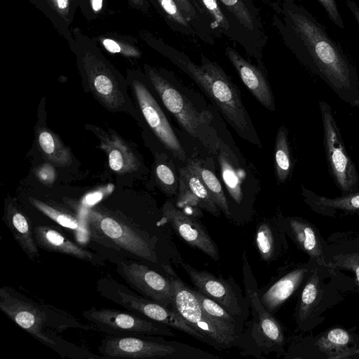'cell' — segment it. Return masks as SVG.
<instances>
[{
    "mask_svg": "<svg viewBox=\"0 0 359 359\" xmlns=\"http://www.w3.org/2000/svg\"><path fill=\"white\" fill-rule=\"evenodd\" d=\"M272 25L285 46L338 97L359 107V76L354 62L326 27L305 7L273 1Z\"/></svg>",
    "mask_w": 359,
    "mask_h": 359,
    "instance_id": "cell-1",
    "label": "cell"
},
{
    "mask_svg": "<svg viewBox=\"0 0 359 359\" xmlns=\"http://www.w3.org/2000/svg\"><path fill=\"white\" fill-rule=\"evenodd\" d=\"M162 54L187 75L208 96L224 118L243 140L262 147L251 118L242 101L240 90L224 70L205 56L198 65L184 52L163 42Z\"/></svg>",
    "mask_w": 359,
    "mask_h": 359,
    "instance_id": "cell-2",
    "label": "cell"
},
{
    "mask_svg": "<svg viewBox=\"0 0 359 359\" xmlns=\"http://www.w3.org/2000/svg\"><path fill=\"white\" fill-rule=\"evenodd\" d=\"M0 309L32 337L62 356L89 358V353L79 349L59 336L69 328L94 330L72 315L46 303L36 302L14 288H0Z\"/></svg>",
    "mask_w": 359,
    "mask_h": 359,
    "instance_id": "cell-3",
    "label": "cell"
},
{
    "mask_svg": "<svg viewBox=\"0 0 359 359\" xmlns=\"http://www.w3.org/2000/svg\"><path fill=\"white\" fill-rule=\"evenodd\" d=\"M144 69L162 103L184 130L207 148L218 149L220 140L212 126L213 116L205 103L172 72L148 65Z\"/></svg>",
    "mask_w": 359,
    "mask_h": 359,
    "instance_id": "cell-4",
    "label": "cell"
},
{
    "mask_svg": "<svg viewBox=\"0 0 359 359\" xmlns=\"http://www.w3.org/2000/svg\"><path fill=\"white\" fill-rule=\"evenodd\" d=\"M91 235L102 244L152 264L158 262L153 242L142 231L109 215L91 210L88 215Z\"/></svg>",
    "mask_w": 359,
    "mask_h": 359,
    "instance_id": "cell-5",
    "label": "cell"
},
{
    "mask_svg": "<svg viewBox=\"0 0 359 359\" xmlns=\"http://www.w3.org/2000/svg\"><path fill=\"white\" fill-rule=\"evenodd\" d=\"M323 130V146L330 173L342 194L359 191V174L346 150L331 106L318 102Z\"/></svg>",
    "mask_w": 359,
    "mask_h": 359,
    "instance_id": "cell-6",
    "label": "cell"
},
{
    "mask_svg": "<svg viewBox=\"0 0 359 359\" xmlns=\"http://www.w3.org/2000/svg\"><path fill=\"white\" fill-rule=\"evenodd\" d=\"M172 285V308L194 330L210 339L216 348L231 346L236 334L210 318L203 309L194 290L168 266H163Z\"/></svg>",
    "mask_w": 359,
    "mask_h": 359,
    "instance_id": "cell-7",
    "label": "cell"
},
{
    "mask_svg": "<svg viewBox=\"0 0 359 359\" xmlns=\"http://www.w3.org/2000/svg\"><path fill=\"white\" fill-rule=\"evenodd\" d=\"M94 330L114 337L175 336L168 326L133 312L95 306L82 312Z\"/></svg>",
    "mask_w": 359,
    "mask_h": 359,
    "instance_id": "cell-8",
    "label": "cell"
},
{
    "mask_svg": "<svg viewBox=\"0 0 359 359\" xmlns=\"http://www.w3.org/2000/svg\"><path fill=\"white\" fill-rule=\"evenodd\" d=\"M107 299L137 315L183 332L214 347L215 344L191 327L172 308L163 306L144 296L138 295L118 281L109 287Z\"/></svg>",
    "mask_w": 359,
    "mask_h": 359,
    "instance_id": "cell-9",
    "label": "cell"
},
{
    "mask_svg": "<svg viewBox=\"0 0 359 359\" xmlns=\"http://www.w3.org/2000/svg\"><path fill=\"white\" fill-rule=\"evenodd\" d=\"M82 63L88 88L94 97L109 111L131 113L134 109L126 87L108 66L89 52L85 53Z\"/></svg>",
    "mask_w": 359,
    "mask_h": 359,
    "instance_id": "cell-10",
    "label": "cell"
},
{
    "mask_svg": "<svg viewBox=\"0 0 359 359\" xmlns=\"http://www.w3.org/2000/svg\"><path fill=\"white\" fill-rule=\"evenodd\" d=\"M215 36H224L239 44L257 63H263V48L238 24L232 14L218 0H190Z\"/></svg>",
    "mask_w": 359,
    "mask_h": 359,
    "instance_id": "cell-11",
    "label": "cell"
},
{
    "mask_svg": "<svg viewBox=\"0 0 359 359\" xmlns=\"http://www.w3.org/2000/svg\"><path fill=\"white\" fill-rule=\"evenodd\" d=\"M114 262L117 273L136 292L163 306H172L173 292L170 278L132 258L118 257Z\"/></svg>",
    "mask_w": 359,
    "mask_h": 359,
    "instance_id": "cell-12",
    "label": "cell"
},
{
    "mask_svg": "<svg viewBox=\"0 0 359 359\" xmlns=\"http://www.w3.org/2000/svg\"><path fill=\"white\" fill-rule=\"evenodd\" d=\"M131 86L142 114L156 137L175 158L187 161L183 146L147 86L134 79Z\"/></svg>",
    "mask_w": 359,
    "mask_h": 359,
    "instance_id": "cell-13",
    "label": "cell"
},
{
    "mask_svg": "<svg viewBox=\"0 0 359 359\" xmlns=\"http://www.w3.org/2000/svg\"><path fill=\"white\" fill-rule=\"evenodd\" d=\"M147 337L107 335L98 351L104 358H170L176 353L173 346Z\"/></svg>",
    "mask_w": 359,
    "mask_h": 359,
    "instance_id": "cell-14",
    "label": "cell"
},
{
    "mask_svg": "<svg viewBox=\"0 0 359 359\" xmlns=\"http://www.w3.org/2000/svg\"><path fill=\"white\" fill-rule=\"evenodd\" d=\"M162 213L163 220L170 224L176 233L187 243L214 260L219 259L217 245L198 219L180 210L170 201L163 205Z\"/></svg>",
    "mask_w": 359,
    "mask_h": 359,
    "instance_id": "cell-15",
    "label": "cell"
},
{
    "mask_svg": "<svg viewBox=\"0 0 359 359\" xmlns=\"http://www.w3.org/2000/svg\"><path fill=\"white\" fill-rule=\"evenodd\" d=\"M224 53L242 82L252 95L266 109L274 111L276 109L274 96L264 65L252 63L231 46H226Z\"/></svg>",
    "mask_w": 359,
    "mask_h": 359,
    "instance_id": "cell-16",
    "label": "cell"
},
{
    "mask_svg": "<svg viewBox=\"0 0 359 359\" xmlns=\"http://www.w3.org/2000/svg\"><path fill=\"white\" fill-rule=\"evenodd\" d=\"M182 266L201 293L215 300L235 317L241 314L238 299L226 281L208 271H198L188 264L183 263Z\"/></svg>",
    "mask_w": 359,
    "mask_h": 359,
    "instance_id": "cell-17",
    "label": "cell"
},
{
    "mask_svg": "<svg viewBox=\"0 0 359 359\" xmlns=\"http://www.w3.org/2000/svg\"><path fill=\"white\" fill-rule=\"evenodd\" d=\"M177 205L204 209L215 216L220 214V209L200 178L187 165L179 168Z\"/></svg>",
    "mask_w": 359,
    "mask_h": 359,
    "instance_id": "cell-18",
    "label": "cell"
},
{
    "mask_svg": "<svg viewBox=\"0 0 359 359\" xmlns=\"http://www.w3.org/2000/svg\"><path fill=\"white\" fill-rule=\"evenodd\" d=\"M33 231L37 245L42 249L70 255L94 265L104 264L98 255L81 247L51 227L39 225L34 227Z\"/></svg>",
    "mask_w": 359,
    "mask_h": 359,
    "instance_id": "cell-19",
    "label": "cell"
},
{
    "mask_svg": "<svg viewBox=\"0 0 359 359\" xmlns=\"http://www.w3.org/2000/svg\"><path fill=\"white\" fill-rule=\"evenodd\" d=\"M230 12L243 29L261 47L264 48L267 35L259 11L252 0H218Z\"/></svg>",
    "mask_w": 359,
    "mask_h": 359,
    "instance_id": "cell-20",
    "label": "cell"
},
{
    "mask_svg": "<svg viewBox=\"0 0 359 359\" xmlns=\"http://www.w3.org/2000/svg\"><path fill=\"white\" fill-rule=\"evenodd\" d=\"M100 147L108 156L110 168L124 174L137 170L140 161L129 146L116 133L99 132Z\"/></svg>",
    "mask_w": 359,
    "mask_h": 359,
    "instance_id": "cell-21",
    "label": "cell"
},
{
    "mask_svg": "<svg viewBox=\"0 0 359 359\" xmlns=\"http://www.w3.org/2000/svg\"><path fill=\"white\" fill-rule=\"evenodd\" d=\"M304 202L319 214L334 216L338 212L344 214L359 212V191L328 198L318 195L301 184Z\"/></svg>",
    "mask_w": 359,
    "mask_h": 359,
    "instance_id": "cell-22",
    "label": "cell"
},
{
    "mask_svg": "<svg viewBox=\"0 0 359 359\" xmlns=\"http://www.w3.org/2000/svg\"><path fill=\"white\" fill-rule=\"evenodd\" d=\"M4 220L15 241L27 257L32 260L38 259L39 246L35 241L33 229L25 215L10 205L6 208Z\"/></svg>",
    "mask_w": 359,
    "mask_h": 359,
    "instance_id": "cell-23",
    "label": "cell"
},
{
    "mask_svg": "<svg viewBox=\"0 0 359 359\" xmlns=\"http://www.w3.org/2000/svg\"><path fill=\"white\" fill-rule=\"evenodd\" d=\"M218 151V161L224 183L233 201L241 203L243 198L242 186L244 177L238 161L229 147L222 141L219 142Z\"/></svg>",
    "mask_w": 359,
    "mask_h": 359,
    "instance_id": "cell-24",
    "label": "cell"
},
{
    "mask_svg": "<svg viewBox=\"0 0 359 359\" xmlns=\"http://www.w3.org/2000/svg\"><path fill=\"white\" fill-rule=\"evenodd\" d=\"M167 24L175 32L198 39L209 45L212 41L205 36L180 10L175 0H156Z\"/></svg>",
    "mask_w": 359,
    "mask_h": 359,
    "instance_id": "cell-25",
    "label": "cell"
},
{
    "mask_svg": "<svg viewBox=\"0 0 359 359\" xmlns=\"http://www.w3.org/2000/svg\"><path fill=\"white\" fill-rule=\"evenodd\" d=\"M305 273L304 269L290 272L269 287L259 298L270 313L277 309L295 290Z\"/></svg>",
    "mask_w": 359,
    "mask_h": 359,
    "instance_id": "cell-26",
    "label": "cell"
},
{
    "mask_svg": "<svg viewBox=\"0 0 359 359\" xmlns=\"http://www.w3.org/2000/svg\"><path fill=\"white\" fill-rule=\"evenodd\" d=\"M29 203L39 212L61 226L74 231L81 241H88L91 235L90 226L80 218L38 200L29 198Z\"/></svg>",
    "mask_w": 359,
    "mask_h": 359,
    "instance_id": "cell-27",
    "label": "cell"
},
{
    "mask_svg": "<svg viewBox=\"0 0 359 359\" xmlns=\"http://www.w3.org/2000/svg\"><path fill=\"white\" fill-rule=\"evenodd\" d=\"M187 161V165L200 178L218 208L226 217L229 216L228 202L216 175L198 161L188 159Z\"/></svg>",
    "mask_w": 359,
    "mask_h": 359,
    "instance_id": "cell-28",
    "label": "cell"
},
{
    "mask_svg": "<svg viewBox=\"0 0 359 359\" xmlns=\"http://www.w3.org/2000/svg\"><path fill=\"white\" fill-rule=\"evenodd\" d=\"M274 157L277 181L279 184H283L286 182L292 170L288 130L285 126H280L277 131Z\"/></svg>",
    "mask_w": 359,
    "mask_h": 359,
    "instance_id": "cell-29",
    "label": "cell"
},
{
    "mask_svg": "<svg viewBox=\"0 0 359 359\" xmlns=\"http://www.w3.org/2000/svg\"><path fill=\"white\" fill-rule=\"evenodd\" d=\"M37 139L41 151L50 161L62 166L72 162V154L69 149L52 132L41 129Z\"/></svg>",
    "mask_w": 359,
    "mask_h": 359,
    "instance_id": "cell-30",
    "label": "cell"
},
{
    "mask_svg": "<svg viewBox=\"0 0 359 359\" xmlns=\"http://www.w3.org/2000/svg\"><path fill=\"white\" fill-rule=\"evenodd\" d=\"M155 177L160 189L168 196H172L178 193L179 175L169 159L159 158L156 161Z\"/></svg>",
    "mask_w": 359,
    "mask_h": 359,
    "instance_id": "cell-31",
    "label": "cell"
},
{
    "mask_svg": "<svg viewBox=\"0 0 359 359\" xmlns=\"http://www.w3.org/2000/svg\"><path fill=\"white\" fill-rule=\"evenodd\" d=\"M250 292L252 302L258 309L259 324L262 334L269 341L275 343L281 342L283 339L282 332L278 322L262 305L257 292L255 291L254 292Z\"/></svg>",
    "mask_w": 359,
    "mask_h": 359,
    "instance_id": "cell-32",
    "label": "cell"
},
{
    "mask_svg": "<svg viewBox=\"0 0 359 359\" xmlns=\"http://www.w3.org/2000/svg\"><path fill=\"white\" fill-rule=\"evenodd\" d=\"M193 290L205 312L210 318L222 324L231 332L236 334V321L235 316L227 311L215 300L203 294L198 290Z\"/></svg>",
    "mask_w": 359,
    "mask_h": 359,
    "instance_id": "cell-33",
    "label": "cell"
},
{
    "mask_svg": "<svg viewBox=\"0 0 359 359\" xmlns=\"http://www.w3.org/2000/svg\"><path fill=\"white\" fill-rule=\"evenodd\" d=\"M288 224L295 240L306 252L319 255V248L316 234L311 226L297 218H290Z\"/></svg>",
    "mask_w": 359,
    "mask_h": 359,
    "instance_id": "cell-34",
    "label": "cell"
},
{
    "mask_svg": "<svg viewBox=\"0 0 359 359\" xmlns=\"http://www.w3.org/2000/svg\"><path fill=\"white\" fill-rule=\"evenodd\" d=\"M255 242L261 257L265 261L273 259L276 253V239L269 222H262L258 225Z\"/></svg>",
    "mask_w": 359,
    "mask_h": 359,
    "instance_id": "cell-35",
    "label": "cell"
},
{
    "mask_svg": "<svg viewBox=\"0 0 359 359\" xmlns=\"http://www.w3.org/2000/svg\"><path fill=\"white\" fill-rule=\"evenodd\" d=\"M100 41L104 48L111 53H118L126 57L136 58L141 56V53L135 46L127 43L107 37H102Z\"/></svg>",
    "mask_w": 359,
    "mask_h": 359,
    "instance_id": "cell-36",
    "label": "cell"
},
{
    "mask_svg": "<svg viewBox=\"0 0 359 359\" xmlns=\"http://www.w3.org/2000/svg\"><path fill=\"white\" fill-rule=\"evenodd\" d=\"M324 10L328 19L340 29L345 28L343 17L339 8L337 0H314Z\"/></svg>",
    "mask_w": 359,
    "mask_h": 359,
    "instance_id": "cell-37",
    "label": "cell"
},
{
    "mask_svg": "<svg viewBox=\"0 0 359 359\" xmlns=\"http://www.w3.org/2000/svg\"><path fill=\"white\" fill-rule=\"evenodd\" d=\"M317 295V287L314 282L308 283L302 293V309L308 308L314 302Z\"/></svg>",
    "mask_w": 359,
    "mask_h": 359,
    "instance_id": "cell-38",
    "label": "cell"
},
{
    "mask_svg": "<svg viewBox=\"0 0 359 359\" xmlns=\"http://www.w3.org/2000/svg\"><path fill=\"white\" fill-rule=\"evenodd\" d=\"M327 339L332 344L343 346L348 342L349 336L344 330L337 328L328 332Z\"/></svg>",
    "mask_w": 359,
    "mask_h": 359,
    "instance_id": "cell-39",
    "label": "cell"
},
{
    "mask_svg": "<svg viewBox=\"0 0 359 359\" xmlns=\"http://www.w3.org/2000/svg\"><path fill=\"white\" fill-rule=\"evenodd\" d=\"M50 6L66 21H68L69 0H48Z\"/></svg>",
    "mask_w": 359,
    "mask_h": 359,
    "instance_id": "cell-40",
    "label": "cell"
},
{
    "mask_svg": "<svg viewBox=\"0 0 359 359\" xmlns=\"http://www.w3.org/2000/svg\"><path fill=\"white\" fill-rule=\"evenodd\" d=\"M36 173L39 179L45 183H52L55 179V170L50 165H43Z\"/></svg>",
    "mask_w": 359,
    "mask_h": 359,
    "instance_id": "cell-41",
    "label": "cell"
},
{
    "mask_svg": "<svg viewBox=\"0 0 359 359\" xmlns=\"http://www.w3.org/2000/svg\"><path fill=\"white\" fill-rule=\"evenodd\" d=\"M345 4L353 17L359 31V5L354 0H345Z\"/></svg>",
    "mask_w": 359,
    "mask_h": 359,
    "instance_id": "cell-42",
    "label": "cell"
},
{
    "mask_svg": "<svg viewBox=\"0 0 359 359\" xmlns=\"http://www.w3.org/2000/svg\"><path fill=\"white\" fill-rule=\"evenodd\" d=\"M134 5L138 6L144 11H147L149 4L147 0H130Z\"/></svg>",
    "mask_w": 359,
    "mask_h": 359,
    "instance_id": "cell-43",
    "label": "cell"
},
{
    "mask_svg": "<svg viewBox=\"0 0 359 359\" xmlns=\"http://www.w3.org/2000/svg\"><path fill=\"white\" fill-rule=\"evenodd\" d=\"M103 0H90L93 11L95 13L99 12L102 8Z\"/></svg>",
    "mask_w": 359,
    "mask_h": 359,
    "instance_id": "cell-44",
    "label": "cell"
},
{
    "mask_svg": "<svg viewBox=\"0 0 359 359\" xmlns=\"http://www.w3.org/2000/svg\"><path fill=\"white\" fill-rule=\"evenodd\" d=\"M273 1H276V2L281 4V3L294 2L295 0H273Z\"/></svg>",
    "mask_w": 359,
    "mask_h": 359,
    "instance_id": "cell-45",
    "label": "cell"
},
{
    "mask_svg": "<svg viewBox=\"0 0 359 359\" xmlns=\"http://www.w3.org/2000/svg\"><path fill=\"white\" fill-rule=\"evenodd\" d=\"M261 1H263L264 4H269V6H271V4L272 3V0H261Z\"/></svg>",
    "mask_w": 359,
    "mask_h": 359,
    "instance_id": "cell-46",
    "label": "cell"
}]
</instances>
